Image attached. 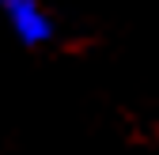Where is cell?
Segmentation results:
<instances>
[{
  "instance_id": "6da1fadb",
  "label": "cell",
  "mask_w": 159,
  "mask_h": 155,
  "mask_svg": "<svg viewBox=\"0 0 159 155\" xmlns=\"http://www.w3.org/2000/svg\"><path fill=\"white\" fill-rule=\"evenodd\" d=\"M0 11H4L11 34L27 46H46L53 38V19L49 11L38 4V0H0Z\"/></svg>"
}]
</instances>
